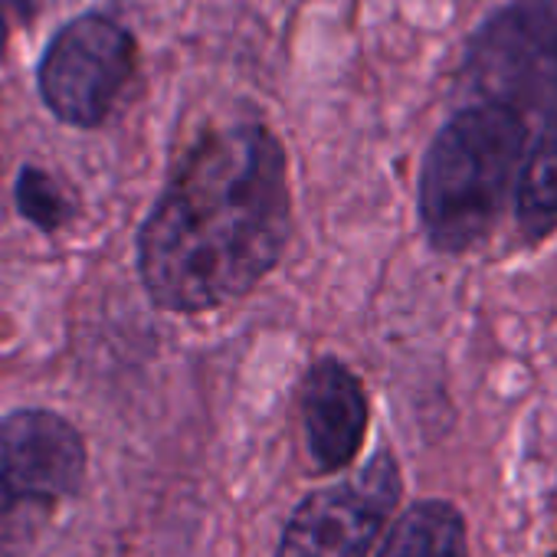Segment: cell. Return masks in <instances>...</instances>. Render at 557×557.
Instances as JSON below:
<instances>
[{"label":"cell","instance_id":"7a4b0ae2","mask_svg":"<svg viewBox=\"0 0 557 557\" xmlns=\"http://www.w3.org/2000/svg\"><path fill=\"white\" fill-rule=\"evenodd\" d=\"M528 122L472 102L433 138L420 171V223L440 252H466L498 223L521 158Z\"/></svg>","mask_w":557,"mask_h":557},{"label":"cell","instance_id":"277c9868","mask_svg":"<svg viewBox=\"0 0 557 557\" xmlns=\"http://www.w3.org/2000/svg\"><path fill=\"white\" fill-rule=\"evenodd\" d=\"M472 102L528 119L557 115V0H518L492 14L462 57Z\"/></svg>","mask_w":557,"mask_h":557},{"label":"cell","instance_id":"8fae6325","mask_svg":"<svg viewBox=\"0 0 557 557\" xmlns=\"http://www.w3.org/2000/svg\"><path fill=\"white\" fill-rule=\"evenodd\" d=\"M11 8L27 11V0H0V50H4V44H8V11Z\"/></svg>","mask_w":557,"mask_h":557},{"label":"cell","instance_id":"30bf717a","mask_svg":"<svg viewBox=\"0 0 557 557\" xmlns=\"http://www.w3.org/2000/svg\"><path fill=\"white\" fill-rule=\"evenodd\" d=\"M17 207L30 223H37L44 230H57L70 213L57 184L44 171H34V168H27L17 181Z\"/></svg>","mask_w":557,"mask_h":557},{"label":"cell","instance_id":"9c48e42d","mask_svg":"<svg viewBox=\"0 0 557 557\" xmlns=\"http://www.w3.org/2000/svg\"><path fill=\"white\" fill-rule=\"evenodd\" d=\"M518 230L528 239H544L557 226V115L541 122L531 148H524L515 177Z\"/></svg>","mask_w":557,"mask_h":557},{"label":"cell","instance_id":"ba28073f","mask_svg":"<svg viewBox=\"0 0 557 557\" xmlns=\"http://www.w3.org/2000/svg\"><path fill=\"white\" fill-rule=\"evenodd\" d=\"M377 557H469L466 515L446 498H420L391 524Z\"/></svg>","mask_w":557,"mask_h":557},{"label":"cell","instance_id":"3957f363","mask_svg":"<svg viewBox=\"0 0 557 557\" xmlns=\"http://www.w3.org/2000/svg\"><path fill=\"white\" fill-rule=\"evenodd\" d=\"M83 479L86 440L66 417L17 410L0 420V557H30Z\"/></svg>","mask_w":557,"mask_h":557},{"label":"cell","instance_id":"8992f818","mask_svg":"<svg viewBox=\"0 0 557 557\" xmlns=\"http://www.w3.org/2000/svg\"><path fill=\"white\" fill-rule=\"evenodd\" d=\"M404 492L397 459L381 449L355 475L312 492L286 521L275 557H368Z\"/></svg>","mask_w":557,"mask_h":557},{"label":"cell","instance_id":"52a82bcc","mask_svg":"<svg viewBox=\"0 0 557 557\" xmlns=\"http://www.w3.org/2000/svg\"><path fill=\"white\" fill-rule=\"evenodd\" d=\"M368 394L355 371L335 358L312 364L302 384V423L319 472H338L355 462L368 436Z\"/></svg>","mask_w":557,"mask_h":557},{"label":"cell","instance_id":"6da1fadb","mask_svg":"<svg viewBox=\"0 0 557 557\" xmlns=\"http://www.w3.org/2000/svg\"><path fill=\"white\" fill-rule=\"evenodd\" d=\"M286 151L265 125L203 135L138 236V272L158 309L210 312L252 293L289 239Z\"/></svg>","mask_w":557,"mask_h":557},{"label":"cell","instance_id":"5b68a950","mask_svg":"<svg viewBox=\"0 0 557 557\" xmlns=\"http://www.w3.org/2000/svg\"><path fill=\"white\" fill-rule=\"evenodd\" d=\"M132 76L135 40L122 24L102 14H86L66 24L37 70L47 109L76 128L102 125Z\"/></svg>","mask_w":557,"mask_h":557}]
</instances>
